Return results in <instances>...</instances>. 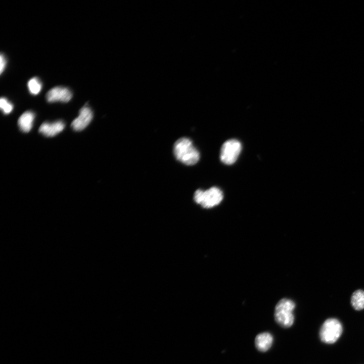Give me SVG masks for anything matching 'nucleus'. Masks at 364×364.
<instances>
[{
  "instance_id": "obj_12",
  "label": "nucleus",
  "mask_w": 364,
  "mask_h": 364,
  "mask_svg": "<svg viewBox=\"0 0 364 364\" xmlns=\"http://www.w3.org/2000/svg\"><path fill=\"white\" fill-rule=\"evenodd\" d=\"M29 90L31 94L37 95L40 93L42 88V84L38 78H33L28 82Z\"/></svg>"
},
{
  "instance_id": "obj_4",
  "label": "nucleus",
  "mask_w": 364,
  "mask_h": 364,
  "mask_svg": "<svg viewBox=\"0 0 364 364\" xmlns=\"http://www.w3.org/2000/svg\"><path fill=\"white\" fill-rule=\"evenodd\" d=\"M223 199L222 191L217 187H212L207 190L198 189L195 192V202L205 209H211L218 205Z\"/></svg>"
},
{
  "instance_id": "obj_11",
  "label": "nucleus",
  "mask_w": 364,
  "mask_h": 364,
  "mask_svg": "<svg viewBox=\"0 0 364 364\" xmlns=\"http://www.w3.org/2000/svg\"><path fill=\"white\" fill-rule=\"evenodd\" d=\"M351 304L357 311H361L364 309V291L358 290L355 291L351 298Z\"/></svg>"
},
{
  "instance_id": "obj_1",
  "label": "nucleus",
  "mask_w": 364,
  "mask_h": 364,
  "mask_svg": "<svg viewBox=\"0 0 364 364\" xmlns=\"http://www.w3.org/2000/svg\"><path fill=\"white\" fill-rule=\"evenodd\" d=\"M174 153L178 161L187 166L195 165L200 158L198 151L187 138H181L175 142Z\"/></svg>"
},
{
  "instance_id": "obj_9",
  "label": "nucleus",
  "mask_w": 364,
  "mask_h": 364,
  "mask_svg": "<svg viewBox=\"0 0 364 364\" xmlns=\"http://www.w3.org/2000/svg\"><path fill=\"white\" fill-rule=\"evenodd\" d=\"M274 342V337L269 332L259 334L255 338V346L257 350L263 353L268 351Z\"/></svg>"
},
{
  "instance_id": "obj_13",
  "label": "nucleus",
  "mask_w": 364,
  "mask_h": 364,
  "mask_svg": "<svg viewBox=\"0 0 364 364\" xmlns=\"http://www.w3.org/2000/svg\"><path fill=\"white\" fill-rule=\"evenodd\" d=\"M0 107L5 114H9L13 109V104L6 98L2 97L0 100Z\"/></svg>"
},
{
  "instance_id": "obj_2",
  "label": "nucleus",
  "mask_w": 364,
  "mask_h": 364,
  "mask_svg": "<svg viewBox=\"0 0 364 364\" xmlns=\"http://www.w3.org/2000/svg\"><path fill=\"white\" fill-rule=\"evenodd\" d=\"M295 304L291 300L283 299L279 301L275 307L274 318L276 323L281 327L288 328L294 322L293 312Z\"/></svg>"
},
{
  "instance_id": "obj_6",
  "label": "nucleus",
  "mask_w": 364,
  "mask_h": 364,
  "mask_svg": "<svg viewBox=\"0 0 364 364\" xmlns=\"http://www.w3.org/2000/svg\"><path fill=\"white\" fill-rule=\"evenodd\" d=\"M72 97L71 91L63 87H54L49 90L46 94V99L50 103L57 102L66 103L69 102Z\"/></svg>"
},
{
  "instance_id": "obj_14",
  "label": "nucleus",
  "mask_w": 364,
  "mask_h": 364,
  "mask_svg": "<svg viewBox=\"0 0 364 364\" xmlns=\"http://www.w3.org/2000/svg\"><path fill=\"white\" fill-rule=\"evenodd\" d=\"M0 62H1L0 71H1V74H2L5 69L7 64V60L4 55H3V54H1V56H0Z\"/></svg>"
},
{
  "instance_id": "obj_3",
  "label": "nucleus",
  "mask_w": 364,
  "mask_h": 364,
  "mask_svg": "<svg viewBox=\"0 0 364 364\" xmlns=\"http://www.w3.org/2000/svg\"><path fill=\"white\" fill-rule=\"evenodd\" d=\"M343 332L342 324L336 318H329L321 326L319 337L323 343L333 344L339 339Z\"/></svg>"
},
{
  "instance_id": "obj_10",
  "label": "nucleus",
  "mask_w": 364,
  "mask_h": 364,
  "mask_svg": "<svg viewBox=\"0 0 364 364\" xmlns=\"http://www.w3.org/2000/svg\"><path fill=\"white\" fill-rule=\"evenodd\" d=\"M35 118V114L32 111H28L23 113L18 121L20 130L24 133L29 132L33 128Z\"/></svg>"
},
{
  "instance_id": "obj_7",
  "label": "nucleus",
  "mask_w": 364,
  "mask_h": 364,
  "mask_svg": "<svg viewBox=\"0 0 364 364\" xmlns=\"http://www.w3.org/2000/svg\"><path fill=\"white\" fill-rule=\"evenodd\" d=\"M93 118L92 111L89 107L84 106L80 110L79 117L73 122L72 127L76 131H81L89 125Z\"/></svg>"
},
{
  "instance_id": "obj_5",
  "label": "nucleus",
  "mask_w": 364,
  "mask_h": 364,
  "mask_svg": "<svg viewBox=\"0 0 364 364\" xmlns=\"http://www.w3.org/2000/svg\"><path fill=\"white\" fill-rule=\"evenodd\" d=\"M241 143L235 139H231L225 142L222 145L220 159L221 162L227 165L234 164L241 151Z\"/></svg>"
},
{
  "instance_id": "obj_8",
  "label": "nucleus",
  "mask_w": 364,
  "mask_h": 364,
  "mask_svg": "<svg viewBox=\"0 0 364 364\" xmlns=\"http://www.w3.org/2000/svg\"><path fill=\"white\" fill-rule=\"evenodd\" d=\"M65 128L64 123L61 121L52 123L46 122L39 128V132L47 137H52L61 133Z\"/></svg>"
}]
</instances>
